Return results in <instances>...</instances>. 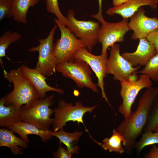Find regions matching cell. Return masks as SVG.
Listing matches in <instances>:
<instances>
[{
    "label": "cell",
    "instance_id": "cell-1",
    "mask_svg": "<svg viewBox=\"0 0 158 158\" xmlns=\"http://www.w3.org/2000/svg\"><path fill=\"white\" fill-rule=\"evenodd\" d=\"M158 95V86L147 88L140 99L136 110L124 120L117 128V130L123 137V144L126 152L132 155L138 137L142 133L146 125L151 107Z\"/></svg>",
    "mask_w": 158,
    "mask_h": 158
},
{
    "label": "cell",
    "instance_id": "cell-2",
    "mask_svg": "<svg viewBox=\"0 0 158 158\" xmlns=\"http://www.w3.org/2000/svg\"><path fill=\"white\" fill-rule=\"evenodd\" d=\"M4 78L13 85V89L2 97L6 106L14 105L21 107L40 98L38 93L20 67L7 72L3 69Z\"/></svg>",
    "mask_w": 158,
    "mask_h": 158
},
{
    "label": "cell",
    "instance_id": "cell-3",
    "mask_svg": "<svg viewBox=\"0 0 158 158\" xmlns=\"http://www.w3.org/2000/svg\"><path fill=\"white\" fill-rule=\"evenodd\" d=\"M54 94L43 99H36L20 108L22 121L30 123L44 129H49L52 125L54 118L50 117L54 113L50 107L54 104Z\"/></svg>",
    "mask_w": 158,
    "mask_h": 158
},
{
    "label": "cell",
    "instance_id": "cell-4",
    "mask_svg": "<svg viewBox=\"0 0 158 158\" xmlns=\"http://www.w3.org/2000/svg\"><path fill=\"white\" fill-rule=\"evenodd\" d=\"M55 22L59 28L61 37L54 44L53 53L58 63L73 62L76 59L75 54L80 48L86 47L83 41L78 39L71 29L63 25L58 19Z\"/></svg>",
    "mask_w": 158,
    "mask_h": 158
},
{
    "label": "cell",
    "instance_id": "cell-5",
    "mask_svg": "<svg viewBox=\"0 0 158 158\" xmlns=\"http://www.w3.org/2000/svg\"><path fill=\"white\" fill-rule=\"evenodd\" d=\"M97 107V105L85 107L80 100L76 102L74 105L72 103L67 102L63 99L59 100L58 107L54 109V117L52 124L53 131L63 129L67 122L72 121L77 122L78 124L81 123L85 128L86 131L89 134L84 123L83 116L87 112L91 113Z\"/></svg>",
    "mask_w": 158,
    "mask_h": 158
},
{
    "label": "cell",
    "instance_id": "cell-6",
    "mask_svg": "<svg viewBox=\"0 0 158 158\" xmlns=\"http://www.w3.org/2000/svg\"><path fill=\"white\" fill-rule=\"evenodd\" d=\"M56 70L63 77L73 80L78 87H85L99 93L97 85L92 81L90 66L86 62L76 59L73 62L60 63L57 65Z\"/></svg>",
    "mask_w": 158,
    "mask_h": 158
},
{
    "label": "cell",
    "instance_id": "cell-7",
    "mask_svg": "<svg viewBox=\"0 0 158 158\" xmlns=\"http://www.w3.org/2000/svg\"><path fill=\"white\" fill-rule=\"evenodd\" d=\"M57 27L56 24L54 25L46 38L39 39V44L28 50L30 52H38V60L35 68L46 77L51 76L56 71L57 63L53 53V42Z\"/></svg>",
    "mask_w": 158,
    "mask_h": 158
},
{
    "label": "cell",
    "instance_id": "cell-8",
    "mask_svg": "<svg viewBox=\"0 0 158 158\" xmlns=\"http://www.w3.org/2000/svg\"><path fill=\"white\" fill-rule=\"evenodd\" d=\"M74 11L69 10L66 17L69 28L75 36L82 40L88 51L91 52L97 43L100 27L99 22L81 20L75 17Z\"/></svg>",
    "mask_w": 158,
    "mask_h": 158
},
{
    "label": "cell",
    "instance_id": "cell-9",
    "mask_svg": "<svg viewBox=\"0 0 158 158\" xmlns=\"http://www.w3.org/2000/svg\"><path fill=\"white\" fill-rule=\"evenodd\" d=\"M120 83V95L122 102L118 107V111L125 119L132 113V106L139 92L143 88L152 86V83L149 77L145 74L141 75L135 82L122 81Z\"/></svg>",
    "mask_w": 158,
    "mask_h": 158
},
{
    "label": "cell",
    "instance_id": "cell-10",
    "mask_svg": "<svg viewBox=\"0 0 158 158\" xmlns=\"http://www.w3.org/2000/svg\"><path fill=\"white\" fill-rule=\"evenodd\" d=\"M128 19L123 18L120 22L110 23L105 21L101 24L98 34V42L102 45L101 54H107V50L116 42L124 41L126 34L130 30Z\"/></svg>",
    "mask_w": 158,
    "mask_h": 158
},
{
    "label": "cell",
    "instance_id": "cell-11",
    "mask_svg": "<svg viewBox=\"0 0 158 158\" xmlns=\"http://www.w3.org/2000/svg\"><path fill=\"white\" fill-rule=\"evenodd\" d=\"M120 45L115 43L111 47L110 55L106 64L107 74L113 75L115 80L128 81L129 76L140 67H134L120 54Z\"/></svg>",
    "mask_w": 158,
    "mask_h": 158
},
{
    "label": "cell",
    "instance_id": "cell-12",
    "mask_svg": "<svg viewBox=\"0 0 158 158\" xmlns=\"http://www.w3.org/2000/svg\"><path fill=\"white\" fill-rule=\"evenodd\" d=\"M86 47H83L75 53V59L83 61L87 63L95 73L98 79L97 85L100 89L102 99H104L110 107L106 95L104 87L105 85L104 79L107 76L106 68V62L107 59V54L95 55L89 52Z\"/></svg>",
    "mask_w": 158,
    "mask_h": 158
},
{
    "label": "cell",
    "instance_id": "cell-13",
    "mask_svg": "<svg viewBox=\"0 0 158 158\" xmlns=\"http://www.w3.org/2000/svg\"><path fill=\"white\" fill-rule=\"evenodd\" d=\"M145 13V10L141 7L130 18L128 25L130 30L133 31L131 37L133 40L146 38L150 33L158 29V18L148 17Z\"/></svg>",
    "mask_w": 158,
    "mask_h": 158
},
{
    "label": "cell",
    "instance_id": "cell-14",
    "mask_svg": "<svg viewBox=\"0 0 158 158\" xmlns=\"http://www.w3.org/2000/svg\"><path fill=\"white\" fill-rule=\"evenodd\" d=\"M156 54L153 45L146 38L139 39L136 50L133 52H125L121 55L134 67L145 66L150 59Z\"/></svg>",
    "mask_w": 158,
    "mask_h": 158
},
{
    "label": "cell",
    "instance_id": "cell-15",
    "mask_svg": "<svg viewBox=\"0 0 158 158\" xmlns=\"http://www.w3.org/2000/svg\"><path fill=\"white\" fill-rule=\"evenodd\" d=\"M20 67L28 80L34 87L40 98L46 97V93L49 91H54L61 94H64L62 89L53 87L46 83L47 78L40 72L35 69L31 68L28 66L22 65Z\"/></svg>",
    "mask_w": 158,
    "mask_h": 158
},
{
    "label": "cell",
    "instance_id": "cell-16",
    "mask_svg": "<svg viewBox=\"0 0 158 158\" xmlns=\"http://www.w3.org/2000/svg\"><path fill=\"white\" fill-rule=\"evenodd\" d=\"M158 4V0H128L121 5L109 8L106 13L110 16L118 14L123 18L128 19L142 6H149L155 9Z\"/></svg>",
    "mask_w": 158,
    "mask_h": 158
},
{
    "label": "cell",
    "instance_id": "cell-17",
    "mask_svg": "<svg viewBox=\"0 0 158 158\" xmlns=\"http://www.w3.org/2000/svg\"><path fill=\"white\" fill-rule=\"evenodd\" d=\"M6 128L12 130L18 134L21 138L28 142V135L33 134L39 136L42 140L46 143L53 137L51 134V129H44L32 124L22 121L15 123Z\"/></svg>",
    "mask_w": 158,
    "mask_h": 158
},
{
    "label": "cell",
    "instance_id": "cell-18",
    "mask_svg": "<svg viewBox=\"0 0 158 158\" xmlns=\"http://www.w3.org/2000/svg\"><path fill=\"white\" fill-rule=\"evenodd\" d=\"M10 129L2 128L0 129V147H6L9 148L15 155L22 154L24 149L28 147V142L14 134Z\"/></svg>",
    "mask_w": 158,
    "mask_h": 158
},
{
    "label": "cell",
    "instance_id": "cell-19",
    "mask_svg": "<svg viewBox=\"0 0 158 158\" xmlns=\"http://www.w3.org/2000/svg\"><path fill=\"white\" fill-rule=\"evenodd\" d=\"M21 107L14 105L6 106L1 97L0 99V126L7 127L22 121Z\"/></svg>",
    "mask_w": 158,
    "mask_h": 158
},
{
    "label": "cell",
    "instance_id": "cell-20",
    "mask_svg": "<svg viewBox=\"0 0 158 158\" xmlns=\"http://www.w3.org/2000/svg\"><path fill=\"white\" fill-rule=\"evenodd\" d=\"M83 133V131H78L68 133L62 129L56 132L52 131L51 134L53 136L57 138L59 140V143L64 144L66 146L67 149L72 153L78 154L79 152V147L75 143L79 140Z\"/></svg>",
    "mask_w": 158,
    "mask_h": 158
},
{
    "label": "cell",
    "instance_id": "cell-21",
    "mask_svg": "<svg viewBox=\"0 0 158 158\" xmlns=\"http://www.w3.org/2000/svg\"><path fill=\"white\" fill-rule=\"evenodd\" d=\"M40 0H13V17L18 23H26L27 15L30 7L35 6Z\"/></svg>",
    "mask_w": 158,
    "mask_h": 158
},
{
    "label": "cell",
    "instance_id": "cell-22",
    "mask_svg": "<svg viewBox=\"0 0 158 158\" xmlns=\"http://www.w3.org/2000/svg\"><path fill=\"white\" fill-rule=\"evenodd\" d=\"M124 142V139L121 134L117 130L114 129L110 137L105 138L102 142L97 141L96 142L105 151L108 150L110 152H115L122 154L125 152L123 146Z\"/></svg>",
    "mask_w": 158,
    "mask_h": 158
},
{
    "label": "cell",
    "instance_id": "cell-23",
    "mask_svg": "<svg viewBox=\"0 0 158 158\" xmlns=\"http://www.w3.org/2000/svg\"><path fill=\"white\" fill-rule=\"evenodd\" d=\"M22 35L16 32H12L10 31L5 32L0 37V63L2 68H4L3 62L2 58L6 57V50L8 46L13 43L19 41L22 37Z\"/></svg>",
    "mask_w": 158,
    "mask_h": 158
},
{
    "label": "cell",
    "instance_id": "cell-24",
    "mask_svg": "<svg viewBox=\"0 0 158 158\" xmlns=\"http://www.w3.org/2000/svg\"><path fill=\"white\" fill-rule=\"evenodd\" d=\"M140 140L136 142L134 149L136 150L137 155H140L142 150L146 146L156 144H158V130L154 133L151 131L144 132L141 134Z\"/></svg>",
    "mask_w": 158,
    "mask_h": 158
},
{
    "label": "cell",
    "instance_id": "cell-25",
    "mask_svg": "<svg viewBox=\"0 0 158 158\" xmlns=\"http://www.w3.org/2000/svg\"><path fill=\"white\" fill-rule=\"evenodd\" d=\"M158 130V95L155 98L150 109L144 132Z\"/></svg>",
    "mask_w": 158,
    "mask_h": 158
},
{
    "label": "cell",
    "instance_id": "cell-26",
    "mask_svg": "<svg viewBox=\"0 0 158 158\" xmlns=\"http://www.w3.org/2000/svg\"><path fill=\"white\" fill-rule=\"evenodd\" d=\"M135 73L145 74L153 81L158 82V53L150 59L143 69Z\"/></svg>",
    "mask_w": 158,
    "mask_h": 158
},
{
    "label": "cell",
    "instance_id": "cell-27",
    "mask_svg": "<svg viewBox=\"0 0 158 158\" xmlns=\"http://www.w3.org/2000/svg\"><path fill=\"white\" fill-rule=\"evenodd\" d=\"M46 7L48 12L54 14L57 19L63 25L67 27L68 26L67 19L61 11L58 0H46Z\"/></svg>",
    "mask_w": 158,
    "mask_h": 158
},
{
    "label": "cell",
    "instance_id": "cell-28",
    "mask_svg": "<svg viewBox=\"0 0 158 158\" xmlns=\"http://www.w3.org/2000/svg\"><path fill=\"white\" fill-rule=\"evenodd\" d=\"M13 0H0V21L13 17Z\"/></svg>",
    "mask_w": 158,
    "mask_h": 158
},
{
    "label": "cell",
    "instance_id": "cell-29",
    "mask_svg": "<svg viewBox=\"0 0 158 158\" xmlns=\"http://www.w3.org/2000/svg\"><path fill=\"white\" fill-rule=\"evenodd\" d=\"M53 155L55 158H71L73 153L67 149H66L61 146L59 143V147L56 152H53Z\"/></svg>",
    "mask_w": 158,
    "mask_h": 158
},
{
    "label": "cell",
    "instance_id": "cell-30",
    "mask_svg": "<svg viewBox=\"0 0 158 158\" xmlns=\"http://www.w3.org/2000/svg\"><path fill=\"white\" fill-rule=\"evenodd\" d=\"M146 39L153 45L155 49L156 54H158V29L154 30L150 33L147 37Z\"/></svg>",
    "mask_w": 158,
    "mask_h": 158
},
{
    "label": "cell",
    "instance_id": "cell-31",
    "mask_svg": "<svg viewBox=\"0 0 158 158\" xmlns=\"http://www.w3.org/2000/svg\"><path fill=\"white\" fill-rule=\"evenodd\" d=\"M145 158H158V147L155 144L152 145L149 152L144 156Z\"/></svg>",
    "mask_w": 158,
    "mask_h": 158
},
{
    "label": "cell",
    "instance_id": "cell-32",
    "mask_svg": "<svg viewBox=\"0 0 158 158\" xmlns=\"http://www.w3.org/2000/svg\"><path fill=\"white\" fill-rule=\"evenodd\" d=\"M99 4V10L97 13L95 14H93L91 16L98 20L101 24L104 23L106 21L103 16L102 10V0H98Z\"/></svg>",
    "mask_w": 158,
    "mask_h": 158
},
{
    "label": "cell",
    "instance_id": "cell-33",
    "mask_svg": "<svg viewBox=\"0 0 158 158\" xmlns=\"http://www.w3.org/2000/svg\"><path fill=\"white\" fill-rule=\"evenodd\" d=\"M139 79V78L136 73L134 72L131 74L128 77V82L130 83H133L137 81Z\"/></svg>",
    "mask_w": 158,
    "mask_h": 158
},
{
    "label": "cell",
    "instance_id": "cell-34",
    "mask_svg": "<svg viewBox=\"0 0 158 158\" xmlns=\"http://www.w3.org/2000/svg\"><path fill=\"white\" fill-rule=\"evenodd\" d=\"M128 0H113L112 4L114 6L121 5L127 1Z\"/></svg>",
    "mask_w": 158,
    "mask_h": 158
}]
</instances>
